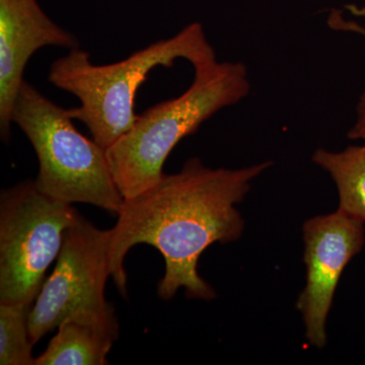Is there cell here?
Segmentation results:
<instances>
[{
	"label": "cell",
	"mask_w": 365,
	"mask_h": 365,
	"mask_svg": "<svg viewBox=\"0 0 365 365\" xmlns=\"http://www.w3.org/2000/svg\"><path fill=\"white\" fill-rule=\"evenodd\" d=\"M272 165L210 169L200 158H190L180 172L163 175L150 189L124 200L116 225L109 230L112 277L120 294L127 295L126 255L136 245L146 244L165 260L158 287L160 299H173L180 288L189 299H215L213 288L199 275V258L215 242L242 237L245 222L235 205Z\"/></svg>",
	"instance_id": "cell-1"
},
{
	"label": "cell",
	"mask_w": 365,
	"mask_h": 365,
	"mask_svg": "<svg viewBox=\"0 0 365 365\" xmlns=\"http://www.w3.org/2000/svg\"><path fill=\"white\" fill-rule=\"evenodd\" d=\"M178 59L187 60L194 68L217 60L200 23L108 66L93 64L90 53L79 47L69 50L53 62L48 78L81 101L78 107L67 109L69 116L83 122L93 140L107 150L133 126L138 116L137 90L150 72L158 66L170 68Z\"/></svg>",
	"instance_id": "cell-2"
},
{
	"label": "cell",
	"mask_w": 365,
	"mask_h": 365,
	"mask_svg": "<svg viewBox=\"0 0 365 365\" xmlns=\"http://www.w3.org/2000/svg\"><path fill=\"white\" fill-rule=\"evenodd\" d=\"M188 90L138 115L130 130L106 150L115 184L124 200L162 180L170 153L204 122L249 95L251 83L242 62H210L196 67Z\"/></svg>",
	"instance_id": "cell-3"
},
{
	"label": "cell",
	"mask_w": 365,
	"mask_h": 365,
	"mask_svg": "<svg viewBox=\"0 0 365 365\" xmlns=\"http://www.w3.org/2000/svg\"><path fill=\"white\" fill-rule=\"evenodd\" d=\"M67 109L24 81L11 122L28 137L39 162L36 186L68 204L88 203L117 215L124 198L113 179L106 150L76 128Z\"/></svg>",
	"instance_id": "cell-4"
},
{
	"label": "cell",
	"mask_w": 365,
	"mask_h": 365,
	"mask_svg": "<svg viewBox=\"0 0 365 365\" xmlns=\"http://www.w3.org/2000/svg\"><path fill=\"white\" fill-rule=\"evenodd\" d=\"M79 213L26 180L0 195V304L32 307Z\"/></svg>",
	"instance_id": "cell-5"
},
{
	"label": "cell",
	"mask_w": 365,
	"mask_h": 365,
	"mask_svg": "<svg viewBox=\"0 0 365 365\" xmlns=\"http://www.w3.org/2000/svg\"><path fill=\"white\" fill-rule=\"evenodd\" d=\"M110 276L109 230H100L78 215L67 228L54 270L46 278L29 312L33 344L67 319L115 314L105 297Z\"/></svg>",
	"instance_id": "cell-6"
},
{
	"label": "cell",
	"mask_w": 365,
	"mask_h": 365,
	"mask_svg": "<svg viewBox=\"0 0 365 365\" xmlns=\"http://www.w3.org/2000/svg\"><path fill=\"white\" fill-rule=\"evenodd\" d=\"M302 232L307 283L297 307L302 314L309 344L323 348L327 344V318L341 275L364 248V222L338 209L330 215L309 218Z\"/></svg>",
	"instance_id": "cell-7"
},
{
	"label": "cell",
	"mask_w": 365,
	"mask_h": 365,
	"mask_svg": "<svg viewBox=\"0 0 365 365\" xmlns=\"http://www.w3.org/2000/svg\"><path fill=\"white\" fill-rule=\"evenodd\" d=\"M47 46L79 47L76 36L53 21L38 0H0V135L6 143L26 64Z\"/></svg>",
	"instance_id": "cell-8"
},
{
	"label": "cell",
	"mask_w": 365,
	"mask_h": 365,
	"mask_svg": "<svg viewBox=\"0 0 365 365\" xmlns=\"http://www.w3.org/2000/svg\"><path fill=\"white\" fill-rule=\"evenodd\" d=\"M35 365H104L119 337L115 314L107 318L67 319Z\"/></svg>",
	"instance_id": "cell-9"
},
{
	"label": "cell",
	"mask_w": 365,
	"mask_h": 365,
	"mask_svg": "<svg viewBox=\"0 0 365 365\" xmlns=\"http://www.w3.org/2000/svg\"><path fill=\"white\" fill-rule=\"evenodd\" d=\"M313 162L332 177L338 194L339 210L365 222V144L348 146L339 153L319 148Z\"/></svg>",
	"instance_id": "cell-10"
},
{
	"label": "cell",
	"mask_w": 365,
	"mask_h": 365,
	"mask_svg": "<svg viewBox=\"0 0 365 365\" xmlns=\"http://www.w3.org/2000/svg\"><path fill=\"white\" fill-rule=\"evenodd\" d=\"M31 307L0 304V364L35 365L29 332Z\"/></svg>",
	"instance_id": "cell-11"
},
{
	"label": "cell",
	"mask_w": 365,
	"mask_h": 365,
	"mask_svg": "<svg viewBox=\"0 0 365 365\" xmlns=\"http://www.w3.org/2000/svg\"><path fill=\"white\" fill-rule=\"evenodd\" d=\"M356 121L348 131V137L354 140H364L365 143V90L360 96L356 106Z\"/></svg>",
	"instance_id": "cell-12"
},
{
	"label": "cell",
	"mask_w": 365,
	"mask_h": 365,
	"mask_svg": "<svg viewBox=\"0 0 365 365\" xmlns=\"http://www.w3.org/2000/svg\"><path fill=\"white\" fill-rule=\"evenodd\" d=\"M348 11L355 16H365V6H347Z\"/></svg>",
	"instance_id": "cell-13"
},
{
	"label": "cell",
	"mask_w": 365,
	"mask_h": 365,
	"mask_svg": "<svg viewBox=\"0 0 365 365\" xmlns=\"http://www.w3.org/2000/svg\"><path fill=\"white\" fill-rule=\"evenodd\" d=\"M356 31H357V32H359L360 34H364V35H365V29L362 28L361 26H357Z\"/></svg>",
	"instance_id": "cell-14"
}]
</instances>
